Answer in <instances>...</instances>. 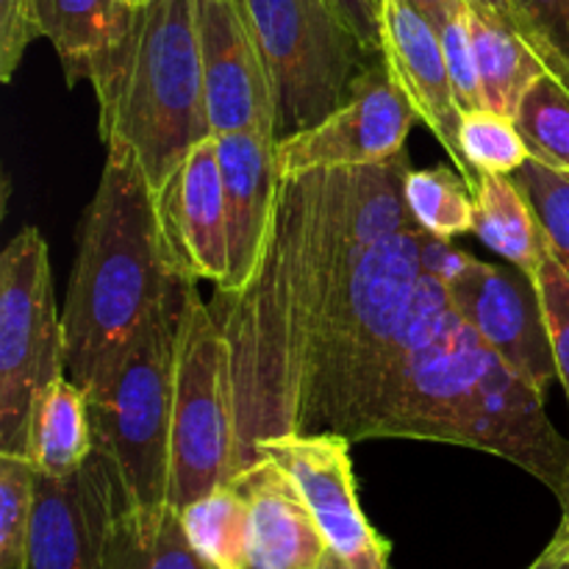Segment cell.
<instances>
[{"label":"cell","instance_id":"36","mask_svg":"<svg viewBox=\"0 0 569 569\" xmlns=\"http://www.w3.org/2000/svg\"><path fill=\"white\" fill-rule=\"evenodd\" d=\"M317 569H389V542L356 556H345L339 550L328 548Z\"/></svg>","mask_w":569,"mask_h":569},{"label":"cell","instance_id":"24","mask_svg":"<svg viewBox=\"0 0 569 569\" xmlns=\"http://www.w3.org/2000/svg\"><path fill=\"white\" fill-rule=\"evenodd\" d=\"M189 542L217 569H244L250 553V509L233 483L181 509Z\"/></svg>","mask_w":569,"mask_h":569},{"label":"cell","instance_id":"21","mask_svg":"<svg viewBox=\"0 0 569 569\" xmlns=\"http://www.w3.org/2000/svg\"><path fill=\"white\" fill-rule=\"evenodd\" d=\"M472 231L500 259L531 278L550 250L537 211L511 176L478 172Z\"/></svg>","mask_w":569,"mask_h":569},{"label":"cell","instance_id":"15","mask_svg":"<svg viewBox=\"0 0 569 569\" xmlns=\"http://www.w3.org/2000/svg\"><path fill=\"white\" fill-rule=\"evenodd\" d=\"M381 53L417 120L426 122L428 131L450 156L456 172H461L476 192L478 172L467 164L459 144L465 114L456 103L437 28L409 0H381Z\"/></svg>","mask_w":569,"mask_h":569},{"label":"cell","instance_id":"40","mask_svg":"<svg viewBox=\"0 0 569 569\" xmlns=\"http://www.w3.org/2000/svg\"><path fill=\"white\" fill-rule=\"evenodd\" d=\"M126 3H131V6H133V9H139V6H142V3H144V0H126Z\"/></svg>","mask_w":569,"mask_h":569},{"label":"cell","instance_id":"35","mask_svg":"<svg viewBox=\"0 0 569 569\" xmlns=\"http://www.w3.org/2000/svg\"><path fill=\"white\" fill-rule=\"evenodd\" d=\"M470 259L472 256L456 250L453 244H450V239L431 237V233H426V231L420 233V261H422V272H426V276L448 283L450 278H453L456 272H459Z\"/></svg>","mask_w":569,"mask_h":569},{"label":"cell","instance_id":"17","mask_svg":"<svg viewBox=\"0 0 569 569\" xmlns=\"http://www.w3.org/2000/svg\"><path fill=\"white\" fill-rule=\"evenodd\" d=\"M214 139L226 189L228 228V272L214 287L237 289L253 272L276 211L281 187L278 139L261 131H233Z\"/></svg>","mask_w":569,"mask_h":569},{"label":"cell","instance_id":"33","mask_svg":"<svg viewBox=\"0 0 569 569\" xmlns=\"http://www.w3.org/2000/svg\"><path fill=\"white\" fill-rule=\"evenodd\" d=\"M37 37L42 33L37 26L33 0H0V78L6 83L14 78L28 44Z\"/></svg>","mask_w":569,"mask_h":569},{"label":"cell","instance_id":"16","mask_svg":"<svg viewBox=\"0 0 569 569\" xmlns=\"http://www.w3.org/2000/svg\"><path fill=\"white\" fill-rule=\"evenodd\" d=\"M156 209L176 270L194 283H220L228 272V228L214 137L200 142L161 183Z\"/></svg>","mask_w":569,"mask_h":569},{"label":"cell","instance_id":"18","mask_svg":"<svg viewBox=\"0 0 569 569\" xmlns=\"http://www.w3.org/2000/svg\"><path fill=\"white\" fill-rule=\"evenodd\" d=\"M250 509V553L244 569H317L326 537L303 495L278 461L261 456L231 481Z\"/></svg>","mask_w":569,"mask_h":569},{"label":"cell","instance_id":"10","mask_svg":"<svg viewBox=\"0 0 569 569\" xmlns=\"http://www.w3.org/2000/svg\"><path fill=\"white\" fill-rule=\"evenodd\" d=\"M415 122V109L383 53L372 56L331 114L306 131L278 139V170L281 176H306L315 170L378 164L403 153Z\"/></svg>","mask_w":569,"mask_h":569},{"label":"cell","instance_id":"37","mask_svg":"<svg viewBox=\"0 0 569 569\" xmlns=\"http://www.w3.org/2000/svg\"><path fill=\"white\" fill-rule=\"evenodd\" d=\"M409 3L415 6L420 14H426L437 31H442L448 22H453L456 17L470 11V3H467V0H409Z\"/></svg>","mask_w":569,"mask_h":569},{"label":"cell","instance_id":"25","mask_svg":"<svg viewBox=\"0 0 569 569\" xmlns=\"http://www.w3.org/2000/svg\"><path fill=\"white\" fill-rule=\"evenodd\" d=\"M406 206L417 228L431 237L453 239L476 226V192L461 172L448 167H411L406 176Z\"/></svg>","mask_w":569,"mask_h":569},{"label":"cell","instance_id":"14","mask_svg":"<svg viewBox=\"0 0 569 569\" xmlns=\"http://www.w3.org/2000/svg\"><path fill=\"white\" fill-rule=\"evenodd\" d=\"M350 445L353 442L337 431L283 433V437L256 442L259 459L267 456L289 472L309 511L315 515L328 548L345 556L365 553V550L387 545V539L372 531L361 511Z\"/></svg>","mask_w":569,"mask_h":569},{"label":"cell","instance_id":"9","mask_svg":"<svg viewBox=\"0 0 569 569\" xmlns=\"http://www.w3.org/2000/svg\"><path fill=\"white\" fill-rule=\"evenodd\" d=\"M233 478V398L228 350L209 303L189 289L178 350L167 503L178 511Z\"/></svg>","mask_w":569,"mask_h":569},{"label":"cell","instance_id":"31","mask_svg":"<svg viewBox=\"0 0 569 569\" xmlns=\"http://www.w3.org/2000/svg\"><path fill=\"white\" fill-rule=\"evenodd\" d=\"M542 298L545 322H548L550 348H553L556 372L565 387L567 403H569V272L567 267L556 259L553 250H548L545 261L539 264L537 276H533Z\"/></svg>","mask_w":569,"mask_h":569},{"label":"cell","instance_id":"8","mask_svg":"<svg viewBox=\"0 0 569 569\" xmlns=\"http://www.w3.org/2000/svg\"><path fill=\"white\" fill-rule=\"evenodd\" d=\"M64 372V326L48 242L28 226L0 256V453L26 456L39 389Z\"/></svg>","mask_w":569,"mask_h":569},{"label":"cell","instance_id":"6","mask_svg":"<svg viewBox=\"0 0 569 569\" xmlns=\"http://www.w3.org/2000/svg\"><path fill=\"white\" fill-rule=\"evenodd\" d=\"M487 356L483 339L456 315L445 283L422 272L370 439L461 445Z\"/></svg>","mask_w":569,"mask_h":569},{"label":"cell","instance_id":"4","mask_svg":"<svg viewBox=\"0 0 569 569\" xmlns=\"http://www.w3.org/2000/svg\"><path fill=\"white\" fill-rule=\"evenodd\" d=\"M420 233V228L392 233L359 259L317 345L298 433L370 439L422 278Z\"/></svg>","mask_w":569,"mask_h":569},{"label":"cell","instance_id":"38","mask_svg":"<svg viewBox=\"0 0 569 569\" xmlns=\"http://www.w3.org/2000/svg\"><path fill=\"white\" fill-rule=\"evenodd\" d=\"M467 3H470V9L476 11V14L487 17V20H500L506 22V26L515 28V11H511L509 0H467Z\"/></svg>","mask_w":569,"mask_h":569},{"label":"cell","instance_id":"39","mask_svg":"<svg viewBox=\"0 0 569 569\" xmlns=\"http://www.w3.org/2000/svg\"><path fill=\"white\" fill-rule=\"evenodd\" d=\"M556 498H559L561 511L569 515V465H567V472H565V483H561V489H559V495H556Z\"/></svg>","mask_w":569,"mask_h":569},{"label":"cell","instance_id":"34","mask_svg":"<svg viewBox=\"0 0 569 569\" xmlns=\"http://www.w3.org/2000/svg\"><path fill=\"white\" fill-rule=\"evenodd\" d=\"M359 33L370 53H381V0H328Z\"/></svg>","mask_w":569,"mask_h":569},{"label":"cell","instance_id":"28","mask_svg":"<svg viewBox=\"0 0 569 569\" xmlns=\"http://www.w3.org/2000/svg\"><path fill=\"white\" fill-rule=\"evenodd\" d=\"M37 492V467L17 453H0V569H20Z\"/></svg>","mask_w":569,"mask_h":569},{"label":"cell","instance_id":"3","mask_svg":"<svg viewBox=\"0 0 569 569\" xmlns=\"http://www.w3.org/2000/svg\"><path fill=\"white\" fill-rule=\"evenodd\" d=\"M103 144L133 150L150 187L161 183L211 133L194 0H148L128 37L89 78Z\"/></svg>","mask_w":569,"mask_h":569},{"label":"cell","instance_id":"11","mask_svg":"<svg viewBox=\"0 0 569 569\" xmlns=\"http://www.w3.org/2000/svg\"><path fill=\"white\" fill-rule=\"evenodd\" d=\"M126 503L131 500L120 472L98 448L72 476L37 472L20 569H106L114 522Z\"/></svg>","mask_w":569,"mask_h":569},{"label":"cell","instance_id":"19","mask_svg":"<svg viewBox=\"0 0 569 569\" xmlns=\"http://www.w3.org/2000/svg\"><path fill=\"white\" fill-rule=\"evenodd\" d=\"M37 26L59 53L67 87L92 78L94 67L128 37L137 9L126 0H33Z\"/></svg>","mask_w":569,"mask_h":569},{"label":"cell","instance_id":"1","mask_svg":"<svg viewBox=\"0 0 569 569\" xmlns=\"http://www.w3.org/2000/svg\"><path fill=\"white\" fill-rule=\"evenodd\" d=\"M409 156L281 176L270 231L248 281L214 287L233 398V476L256 442L298 433L317 345L370 244L417 228L406 206Z\"/></svg>","mask_w":569,"mask_h":569},{"label":"cell","instance_id":"20","mask_svg":"<svg viewBox=\"0 0 569 569\" xmlns=\"http://www.w3.org/2000/svg\"><path fill=\"white\" fill-rule=\"evenodd\" d=\"M94 450L89 398L67 376L37 392L28 415L26 459L44 476H72Z\"/></svg>","mask_w":569,"mask_h":569},{"label":"cell","instance_id":"13","mask_svg":"<svg viewBox=\"0 0 569 569\" xmlns=\"http://www.w3.org/2000/svg\"><path fill=\"white\" fill-rule=\"evenodd\" d=\"M211 133L261 131L278 139L276 94L239 0H194Z\"/></svg>","mask_w":569,"mask_h":569},{"label":"cell","instance_id":"30","mask_svg":"<svg viewBox=\"0 0 569 569\" xmlns=\"http://www.w3.org/2000/svg\"><path fill=\"white\" fill-rule=\"evenodd\" d=\"M515 28L569 87V0H509Z\"/></svg>","mask_w":569,"mask_h":569},{"label":"cell","instance_id":"41","mask_svg":"<svg viewBox=\"0 0 569 569\" xmlns=\"http://www.w3.org/2000/svg\"><path fill=\"white\" fill-rule=\"evenodd\" d=\"M144 3H148V0H144Z\"/></svg>","mask_w":569,"mask_h":569},{"label":"cell","instance_id":"2","mask_svg":"<svg viewBox=\"0 0 569 569\" xmlns=\"http://www.w3.org/2000/svg\"><path fill=\"white\" fill-rule=\"evenodd\" d=\"M167 250L156 189L131 148L106 144L61 309L64 372L83 392L109 378L142 322L181 281Z\"/></svg>","mask_w":569,"mask_h":569},{"label":"cell","instance_id":"32","mask_svg":"<svg viewBox=\"0 0 569 569\" xmlns=\"http://www.w3.org/2000/svg\"><path fill=\"white\" fill-rule=\"evenodd\" d=\"M470 11L456 17L453 22H448V26L439 31V37H442L445 61H448L450 83H453V94L461 114L483 109L481 76H478L476 44H472V31H470Z\"/></svg>","mask_w":569,"mask_h":569},{"label":"cell","instance_id":"5","mask_svg":"<svg viewBox=\"0 0 569 569\" xmlns=\"http://www.w3.org/2000/svg\"><path fill=\"white\" fill-rule=\"evenodd\" d=\"M181 278L142 322L103 383L87 392L94 448L114 461L131 503H167L178 350L189 289Z\"/></svg>","mask_w":569,"mask_h":569},{"label":"cell","instance_id":"12","mask_svg":"<svg viewBox=\"0 0 569 569\" xmlns=\"http://www.w3.org/2000/svg\"><path fill=\"white\" fill-rule=\"evenodd\" d=\"M445 289L456 315L483 345L522 381L548 395L559 372L537 281L517 267L489 264L472 256Z\"/></svg>","mask_w":569,"mask_h":569},{"label":"cell","instance_id":"26","mask_svg":"<svg viewBox=\"0 0 569 569\" xmlns=\"http://www.w3.org/2000/svg\"><path fill=\"white\" fill-rule=\"evenodd\" d=\"M515 126L531 159L569 172V87L559 76L545 72L526 89Z\"/></svg>","mask_w":569,"mask_h":569},{"label":"cell","instance_id":"23","mask_svg":"<svg viewBox=\"0 0 569 569\" xmlns=\"http://www.w3.org/2000/svg\"><path fill=\"white\" fill-rule=\"evenodd\" d=\"M470 31L472 44H476L478 76H481L483 109L515 120L526 89L539 76L550 72V67L522 39V33H517L506 22L487 20L470 11Z\"/></svg>","mask_w":569,"mask_h":569},{"label":"cell","instance_id":"7","mask_svg":"<svg viewBox=\"0 0 569 569\" xmlns=\"http://www.w3.org/2000/svg\"><path fill=\"white\" fill-rule=\"evenodd\" d=\"M276 94L278 139L331 114L372 59L328 0H239Z\"/></svg>","mask_w":569,"mask_h":569},{"label":"cell","instance_id":"22","mask_svg":"<svg viewBox=\"0 0 569 569\" xmlns=\"http://www.w3.org/2000/svg\"><path fill=\"white\" fill-rule=\"evenodd\" d=\"M106 569H217L189 542L170 503H126L111 533Z\"/></svg>","mask_w":569,"mask_h":569},{"label":"cell","instance_id":"29","mask_svg":"<svg viewBox=\"0 0 569 569\" xmlns=\"http://www.w3.org/2000/svg\"><path fill=\"white\" fill-rule=\"evenodd\" d=\"M511 178L537 211L550 250L569 272V172L528 159Z\"/></svg>","mask_w":569,"mask_h":569},{"label":"cell","instance_id":"27","mask_svg":"<svg viewBox=\"0 0 569 569\" xmlns=\"http://www.w3.org/2000/svg\"><path fill=\"white\" fill-rule=\"evenodd\" d=\"M461 153L476 172L515 176L531 156L515 120L489 109L467 111L459 133Z\"/></svg>","mask_w":569,"mask_h":569}]
</instances>
